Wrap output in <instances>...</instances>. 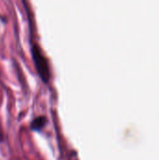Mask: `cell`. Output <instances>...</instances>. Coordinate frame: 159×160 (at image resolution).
<instances>
[{
	"mask_svg": "<svg viewBox=\"0 0 159 160\" xmlns=\"http://www.w3.org/2000/svg\"><path fill=\"white\" fill-rule=\"evenodd\" d=\"M3 141V132H2V129H1V126H0V142Z\"/></svg>",
	"mask_w": 159,
	"mask_h": 160,
	"instance_id": "3",
	"label": "cell"
},
{
	"mask_svg": "<svg viewBox=\"0 0 159 160\" xmlns=\"http://www.w3.org/2000/svg\"><path fill=\"white\" fill-rule=\"evenodd\" d=\"M46 123H47V118L45 116H43V115L37 116L32 121V123L30 125V128L34 131H39L44 128Z\"/></svg>",
	"mask_w": 159,
	"mask_h": 160,
	"instance_id": "2",
	"label": "cell"
},
{
	"mask_svg": "<svg viewBox=\"0 0 159 160\" xmlns=\"http://www.w3.org/2000/svg\"><path fill=\"white\" fill-rule=\"evenodd\" d=\"M31 53L34 65L36 67L37 72L43 82L48 83L51 78V72L46 57L42 53L39 46L37 44H33L31 48Z\"/></svg>",
	"mask_w": 159,
	"mask_h": 160,
	"instance_id": "1",
	"label": "cell"
}]
</instances>
